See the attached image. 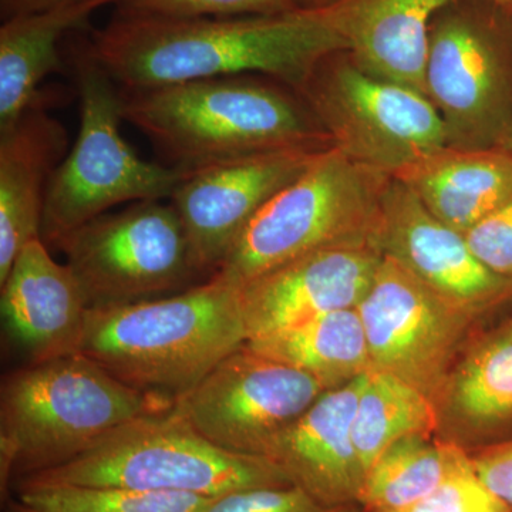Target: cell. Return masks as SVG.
<instances>
[{
	"mask_svg": "<svg viewBox=\"0 0 512 512\" xmlns=\"http://www.w3.org/2000/svg\"><path fill=\"white\" fill-rule=\"evenodd\" d=\"M500 147H503L505 150H508L510 153H512V120L510 126L507 128V131H505L503 138H501Z\"/></svg>",
	"mask_w": 512,
	"mask_h": 512,
	"instance_id": "35",
	"label": "cell"
},
{
	"mask_svg": "<svg viewBox=\"0 0 512 512\" xmlns=\"http://www.w3.org/2000/svg\"><path fill=\"white\" fill-rule=\"evenodd\" d=\"M80 130L57 168L43 212L40 239L62 248L67 238L110 208L126 202L171 198L187 171L143 160L120 131L119 84L90 55L76 52Z\"/></svg>",
	"mask_w": 512,
	"mask_h": 512,
	"instance_id": "7",
	"label": "cell"
},
{
	"mask_svg": "<svg viewBox=\"0 0 512 512\" xmlns=\"http://www.w3.org/2000/svg\"><path fill=\"white\" fill-rule=\"evenodd\" d=\"M22 480L208 498L292 484L268 458L215 446L174 406L127 421L69 463Z\"/></svg>",
	"mask_w": 512,
	"mask_h": 512,
	"instance_id": "6",
	"label": "cell"
},
{
	"mask_svg": "<svg viewBox=\"0 0 512 512\" xmlns=\"http://www.w3.org/2000/svg\"><path fill=\"white\" fill-rule=\"evenodd\" d=\"M470 456L478 477L512 512V441Z\"/></svg>",
	"mask_w": 512,
	"mask_h": 512,
	"instance_id": "31",
	"label": "cell"
},
{
	"mask_svg": "<svg viewBox=\"0 0 512 512\" xmlns=\"http://www.w3.org/2000/svg\"><path fill=\"white\" fill-rule=\"evenodd\" d=\"M120 94L123 119L178 170L266 151L333 146L302 96L259 76L212 77Z\"/></svg>",
	"mask_w": 512,
	"mask_h": 512,
	"instance_id": "2",
	"label": "cell"
},
{
	"mask_svg": "<svg viewBox=\"0 0 512 512\" xmlns=\"http://www.w3.org/2000/svg\"><path fill=\"white\" fill-rule=\"evenodd\" d=\"M434 407L436 436L468 454L512 441V311L471 335Z\"/></svg>",
	"mask_w": 512,
	"mask_h": 512,
	"instance_id": "17",
	"label": "cell"
},
{
	"mask_svg": "<svg viewBox=\"0 0 512 512\" xmlns=\"http://www.w3.org/2000/svg\"><path fill=\"white\" fill-rule=\"evenodd\" d=\"M248 339L237 289L210 278L175 295L89 309L80 353L174 404Z\"/></svg>",
	"mask_w": 512,
	"mask_h": 512,
	"instance_id": "3",
	"label": "cell"
},
{
	"mask_svg": "<svg viewBox=\"0 0 512 512\" xmlns=\"http://www.w3.org/2000/svg\"><path fill=\"white\" fill-rule=\"evenodd\" d=\"M325 392L315 377L256 352L247 342L180 397L174 409L215 446L264 457L275 437Z\"/></svg>",
	"mask_w": 512,
	"mask_h": 512,
	"instance_id": "12",
	"label": "cell"
},
{
	"mask_svg": "<svg viewBox=\"0 0 512 512\" xmlns=\"http://www.w3.org/2000/svg\"><path fill=\"white\" fill-rule=\"evenodd\" d=\"M466 239L488 269L512 281V200L470 229Z\"/></svg>",
	"mask_w": 512,
	"mask_h": 512,
	"instance_id": "30",
	"label": "cell"
},
{
	"mask_svg": "<svg viewBox=\"0 0 512 512\" xmlns=\"http://www.w3.org/2000/svg\"><path fill=\"white\" fill-rule=\"evenodd\" d=\"M13 497L35 512H204L211 498L183 493L20 480Z\"/></svg>",
	"mask_w": 512,
	"mask_h": 512,
	"instance_id": "26",
	"label": "cell"
},
{
	"mask_svg": "<svg viewBox=\"0 0 512 512\" xmlns=\"http://www.w3.org/2000/svg\"><path fill=\"white\" fill-rule=\"evenodd\" d=\"M60 249L90 309L161 298L200 276L171 202H134L117 214L101 215Z\"/></svg>",
	"mask_w": 512,
	"mask_h": 512,
	"instance_id": "9",
	"label": "cell"
},
{
	"mask_svg": "<svg viewBox=\"0 0 512 512\" xmlns=\"http://www.w3.org/2000/svg\"><path fill=\"white\" fill-rule=\"evenodd\" d=\"M174 406L127 386L83 353L29 363L0 389V495L63 466L111 430Z\"/></svg>",
	"mask_w": 512,
	"mask_h": 512,
	"instance_id": "4",
	"label": "cell"
},
{
	"mask_svg": "<svg viewBox=\"0 0 512 512\" xmlns=\"http://www.w3.org/2000/svg\"><path fill=\"white\" fill-rule=\"evenodd\" d=\"M383 254L375 244L319 249L237 289L249 339L291 328L323 313L355 309Z\"/></svg>",
	"mask_w": 512,
	"mask_h": 512,
	"instance_id": "15",
	"label": "cell"
},
{
	"mask_svg": "<svg viewBox=\"0 0 512 512\" xmlns=\"http://www.w3.org/2000/svg\"><path fill=\"white\" fill-rule=\"evenodd\" d=\"M456 2L431 23L424 93L448 147H498L512 120V50L490 22Z\"/></svg>",
	"mask_w": 512,
	"mask_h": 512,
	"instance_id": "11",
	"label": "cell"
},
{
	"mask_svg": "<svg viewBox=\"0 0 512 512\" xmlns=\"http://www.w3.org/2000/svg\"><path fill=\"white\" fill-rule=\"evenodd\" d=\"M356 309L372 370L412 384L433 403L483 319L384 255Z\"/></svg>",
	"mask_w": 512,
	"mask_h": 512,
	"instance_id": "10",
	"label": "cell"
},
{
	"mask_svg": "<svg viewBox=\"0 0 512 512\" xmlns=\"http://www.w3.org/2000/svg\"><path fill=\"white\" fill-rule=\"evenodd\" d=\"M248 345L315 377L326 390L346 386L372 370L365 328L356 308L323 313L248 340Z\"/></svg>",
	"mask_w": 512,
	"mask_h": 512,
	"instance_id": "23",
	"label": "cell"
},
{
	"mask_svg": "<svg viewBox=\"0 0 512 512\" xmlns=\"http://www.w3.org/2000/svg\"><path fill=\"white\" fill-rule=\"evenodd\" d=\"M319 151H266L187 171L170 200L201 278L208 281L217 274L249 222L306 170Z\"/></svg>",
	"mask_w": 512,
	"mask_h": 512,
	"instance_id": "13",
	"label": "cell"
},
{
	"mask_svg": "<svg viewBox=\"0 0 512 512\" xmlns=\"http://www.w3.org/2000/svg\"><path fill=\"white\" fill-rule=\"evenodd\" d=\"M120 12L160 18H231L278 15L299 9L295 0H114Z\"/></svg>",
	"mask_w": 512,
	"mask_h": 512,
	"instance_id": "27",
	"label": "cell"
},
{
	"mask_svg": "<svg viewBox=\"0 0 512 512\" xmlns=\"http://www.w3.org/2000/svg\"><path fill=\"white\" fill-rule=\"evenodd\" d=\"M392 180V175L356 163L339 148L319 151L249 222L212 278L239 289L319 249L375 244Z\"/></svg>",
	"mask_w": 512,
	"mask_h": 512,
	"instance_id": "5",
	"label": "cell"
},
{
	"mask_svg": "<svg viewBox=\"0 0 512 512\" xmlns=\"http://www.w3.org/2000/svg\"><path fill=\"white\" fill-rule=\"evenodd\" d=\"M366 375L323 393L265 451L293 485L333 507L359 504L365 483L353 419Z\"/></svg>",
	"mask_w": 512,
	"mask_h": 512,
	"instance_id": "18",
	"label": "cell"
},
{
	"mask_svg": "<svg viewBox=\"0 0 512 512\" xmlns=\"http://www.w3.org/2000/svg\"><path fill=\"white\" fill-rule=\"evenodd\" d=\"M83 2H90V0H0V13H2V20H6L15 16L63 8V6L79 5ZM111 3H114V0H111Z\"/></svg>",
	"mask_w": 512,
	"mask_h": 512,
	"instance_id": "32",
	"label": "cell"
},
{
	"mask_svg": "<svg viewBox=\"0 0 512 512\" xmlns=\"http://www.w3.org/2000/svg\"><path fill=\"white\" fill-rule=\"evenodd\" d=\"M123 90L225 76H262L301 92L345 39L323 8L231 18H160L120 12L86 43Z\"/></svg>",
	"mask_w": 512,
	"mask_h": 512,
	"instance_id": "1",
	"label": "cell"
},
{
	"mask_svg": "<svg viewBox=\"0 0 512 512\" xmlns=\"http://www.w3.org/2000/svg\"><path fill=\"white\" fill-rule=\"evenodd\" d=\"M456 0H333L323 6L363 72L424 93L434 18Z\"/></svg>",
	"mask_w": 512,
	"mask_h": 512,
	"instance_id": "20",
	"label": "cell"
},
{
	"mask_svg": "<svg viewBox=\"0 0 512 512\" xmlns=\"http://www.w3.org/2000/svg\"><path fill=\"white\" fill-rule=\"evenodd\" d=\"M3 510H5V512H35L25 507L22 503H19L13 495L3 503Z\"/></svg>",
	"mask_w": 512,
	"mask_h": 512,
	"instance_id": "33",
	"label": "cell"
},
{
	"mask_svg": "<svg viewBox=\"0 0 512 512\" xmlns=\"http://www.w3.org/2000/svg\"><path fill=\"white\" fill-rule=\"evenodd\" d=\"M338 56L323 60L299 92L333 147L396 177L447 146L446 127L426 94L370 76Z\"/></svg>",
	"mask_w": 512,
	"mask_h": 512,
	"instance_id": "8",
	"label": "cell"
},
{
	"mask_svg": "<svg viewBox=\"0 0 512 512\" xmlns=\"http://www.w3.org/2000/svg\"><path fill=\"white\" fill-rule=\"evenodd\" d=\"M67 147L66 127L47 113L42 94L0 131V284L23 248L40 238L47 192Z\"/></svg>",
	"mask_w": 512,
	"mask_h": 512,
	"instance_id": "19",
	"label": "cell"
},
{
	"mask_svg": "<svg viewBox=\"0 0 512 512\" xmlns=\"http://www.w3.org/2000/svg\"><path fill=\"white\" fill-rule=\"evenodd\" d=\"M204 512H363L359 504L326 505L296 485L252 488L211 498Z\"/></svg>",
	"mask_w": 512,
	"mask_h": 512,
	"instance_id": "28",
	"label": "cell"
},
{
	"mask_svg": "<svg viewBox=\"0 0 512 512\" xmlns=\"http://www.w3.org/2000/svg\"><path fill=\"white\" fill-rule=\"evenodd\" d=\"M0 289L3 332L26 365L80 353L90 308L72 269L42 239L23 248Z\"/></svg>",
	"mask_w": 512,
	"mask_h": 512,
	"instance_id": "16",
	"label": "cell"
},
{
	"mask_svg": "<svg viewBox=\"0 0 512 512\" xmlns=\"http://www.w3.org/2000/svg\"><path fill=\"white\" fill-rule=\"evenodd\" d=\"M436 430V407L426 394L389 373H367L353 419V441L366 473L397 440Z\"/></svg>",
	"mask_w": 512,
	"mask_h": 512,
	"instance_id": "25",
	"label": "cell"
},
{
	"mask_svg": "<svg viewBox=\"0 0 512 512\" xmlns=\"http://www.w3.org/2000/svg\"><path fill=\"white\" fill-rule=\"evenodd\" d=\"M434 215L466 235L512 200V153L443 147L397 174Z\"/></svg>",
	"mask_w": 512,
	"mask_h": 512,
	"instance_id": "21",
	"label": "cell"
},
{
	"mask_svg": "<svg viewBox=\"0 0 512 512\" xmlns=\"http://www.w3.org/2000/svg\"><path fill=\"white\" fill-rule=\"evenodd\" d=\"M375 244L384 256L480 318L512 305V281L488 269L466 235L434 217L394 177L384 194Z\"/></svg>",
	"mask_w": 512,
	"mask_h": 512,
	"instance_id": "14",
	"label": "cell"
},
{
	"mask_svg": "<svg viewBox=\"0 0 512 512\" xmlns=\"http://www.w3.org/2000/svg\"><path fill=\"white\" fill-rule=\"evenodd\" d=\"M384 512H511L481 481L476 468L471 466L463 473L451 477L433 493L416 503Z\"/></svg>",
	"mask_w": 512,
	"mask_h": 512,
	"instance_id": "29",
	"label": "cell"
},
{
	"mask_svg": "<svg viewBox=\"0 0 512 512\" xmlns=\"http://www.w3.org/2000/svg\"><path fill=\"white\" fill-rule=\"evenodd\" d=\"M471 466L473 458L466 450L436 434L403 437L387 447L367 470L359 505L363 512L399 510Z\"/></svg>",
	"mask_w": 512,
	"mask_h": 512,
	"instance_id": "24",
	"label": "cell"
},
{
	"mask_svg": "<svg viewBox=\"0 0 512 512\" xmlns=\"http://www.w3.org/2000/svg\"><path fill=\"white\" fill-rule=\"evenodd\" d=\"M111 0H90L15 16L0 28V131L12 126L39 97V84L62 70L59 45Z\"/></svg>",
	"mask_w": 512,
	"mask_h": 512,
	"instance_id": "22",
	"label": "cell"
},
{
	"mask_svg": "<svg viewBox=\"0 0 512 512\" xmlns=\"http://www.w3.org/2000/svg\"><path fill=\"white\" fill-rule=\"evenodd\" d=\"M488 2L494 3L498 8L512 12V0H488Z\"/></svg>",
	"mask_w": 512,
	"mask_h": 512,
	"instance_id": "36",
	"label": "cell"
},
{
	"mask_svg": "<svg viewBox=\"0 0 512 512\" xmlns=\"http://www.w3.org/2000/svg\"><path fill=\"white\" fill-rule=\"evenodd\" d=\"M299 8H322V6L329 5L333 0H295Z\"/></svg>",
	"mask_w": 512,
	"mask_h": 512,
	"instance_id": "34",
	"label": "cell"
}]
</instances>
